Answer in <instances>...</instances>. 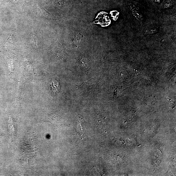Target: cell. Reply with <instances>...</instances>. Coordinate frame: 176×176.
<instances>
[{
    "label": "cell",
    "mask_w": 176,
    "mask_h": 176,
    "mask_svg": "<svg viewBox=\"0 0 176 176\" xmlns=\"http://www.w3.org/2000/svg\"><path fill=\"white\" fill-rule=\"evenodd\" d=\"M51 86L52 88L53 92L54 95L56 92H58L60 89L58 83L55 80L52 81L51 83Z\"/></svg>",
    "instance_id": "cell-2"
},
{
    "label": "cell",
    "mask_w": 176,
    "mask_h": 176,
    "mask_svg": "<svg viewBox=\"0 0 176 176\" xmlns=\"http://www.w3.org/2000/svg\"><path fill=\"white\" fill-rule=\"evenodd\" d=\"M78 64L80 67L83 68L89 73L90 66L89 62L88 59L81 58L79 59Z\"/></svg>",
    "instance_id": "cell-1"
},
{
    "label": "cell",
    "mask_w": 176,
    "mask_h": 176,
    "mask_svg": "<svg viewBox=\"0 0 176 176\" xmlns=\"http://www.w3.org/2000/svg\"><path fill=\"white\" fill-rule=\"evenodd\" d=\"M8 126L10 134L12 135H14V128L12 121L11 118H10L8 120Z\"/></svg>",
    "instance_id": "cell-3"
}]
</instances>
